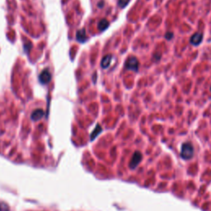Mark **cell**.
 Masks as SVG:
<instances>
[{
  "instance_id": "obj_8",
  "label": "cell",
  "mask_w": 211,
  "mask_h": 211,
  "mask_svg": "<svg viewBox=\"0 0 211 211\" xmlns=\"http://www.w3.org/2000/svg\"><path fill=\"white\" fill-rule=\"evenodd\" d=\"M43 115H44V111L40 109H38V110H34L31 114V119L33 120H38L41 119L43 117Z\"/></svg>"
},
{
  "instance_id": "obj_5",
  "label": "cell",
  "mask_w": 211,
  "mask_h": 211,
  "mask_svg": "<svg viewBox=\"0 0 211 211\" xmlns=\"http://www.w3.org/2000/svg\"><path fill=\"white\" fill-rule=\"evenodd\" d=\"M76 39L80 43H84L85 41H87V36L86 35L85 29H80L79 30H77V35H76Z\"/></svg>"
},
{
  "instance_id": "obj_13",
  "label": "cell",
  "mask_w": 211,
  "mask_h": 211,
  "mask_svg": "<svg viewBox=\"0 0 211 211\" xmlns=\"http://www.w3.org/2000/svg\"><path fill=\"white\" fill-rule=\"evenodd\" d=\"M172 37H173V33L172 32H166L165 34V38L167 40H171Z\"/></svg>"
},
{
  "instance_id": "obj_12",
  "label": "cell",
  "mask_w": 211,
  "mask_h": 211,
  "mask_svg": "<svg viewBox=\"0 0 211 211\" xmlns=\"http://www.w3.org/2000/svg\"><path fill=\"white\" fill-rule=\"evenodd\" d=\"M30 47H31V43L30 42H28L27 44H25V45H24V49H25V51L28 52L29 50H30Z\"/></svg>"
},
{
  "instance_id": "obj_9",
  "label": "cell",
  "mask_w": 211,
  "mask_h": 211,
  "mask_svg": "<svg viewBox=\"0 0 211 211\" xmlns=\"http://www.w3.org/2000/svg\"><path fill=\"white\" fill-rule=\"evenodd\" d=\"M109 26V22L106 19H102L99 21L98 29L100 30H105Z\"/></svg>"
},
{
  "instance_id": "obj_4",
  "label": "cell",
  "mask_w": 211,
  "mask_h": 211,
  "mask_svg": "<svg viewBox=\"0 0 211 211\" xmlns=\"http://www.w3.org/2000/svg\"><path fill=\"white\" fill-rule=\"evenodd\" d=\"M203 40V34L200 32H196L190 37V43L193 45H199Z\"/></svg>"
},
{
  "instance_id": "obj_7",
  "label": "cell",
  "mask_w": 211,
  "mask_h": 211,
  "mask_svg": "<svg viewBox=\"0 0 211 211\" xmlns=\"http://www.w3.org/2000/svg\"><path fill=\"white\" fill-rule=\"evenodd\" d=\"M141 158H142V155H141L140 152H136L134 154V157H133V159H132L131 162V166L133 168L135 167V166L139 163V162L141 161Z\"/></svg>"
},
{
  "instance_id": "obj_10",
  "label": "cell",
  "mask_w": 211,
  "mask_h": 211,
  "mask_svg": "<svg viewBox=\"0 0 211 211\" xmlns=\"http://www.w3.org/2000/svg\"><path fill=\"white\" fill-rule=\"evenodd\" d=\"M129 1H130V0H119V1H118V5H119L120 7L123 8V7H126Z\"/></svg>"
},
{
  "instance_id": "obj_3",
  "label": "cell",
  "mask_w": 211,
  "mask_h": 211,
  "mask_svg": "<svg viewBox=\"0 0 211 211\" xmlns=\"http://www.w3.org/2000/svg\"><path fill=\"white\" fill-rule=\"evenodd\" d=\"M50 80H51V74L49 73V71L45 68V70H43L40 73V76H39V81L42 84H47L48 82H50Z\"/></svg>"
},
{
  "instance_id": "obj_14",
  "label": "cell",
  "mask_w": 211,
  "mask_h": 211,
  "mask_svg": "<svg viewBox=\"0 0 211 211\" xmlns=\"http://www.w3.org/2000/svg\"><path fill=\"white\" fill-rule=\"evenodd\" d=\"M210 91H211V87H210Z\"/></svg>"
},
{
  "instance_id": "obj_1",
  "label": "cell",
  "mask_w": 211,
  "mask_h": 211,
  "mask_svg": "<svg viewBox=\"0 0 211 211\" xmlns=\"http://www.w3.org/2000/svg\"><path fill=\"white\" fill-rule=\"evenodd\" d=\"M194 155V147L190 142L184 143L181 146V156L184 159H190Z\"/></svg>"
},
{
  "instance_id": "obj_2",
  "label": "cell",
  "mask_w": 211,
  "mask_h": 211,
  "mask_svg": "<svg viewBox=\"0 0 211 211\" xmlns=\"http://www.w3.org/2000/svg\"><path fill=\"white\" fill-rule=\"evenodd\" d=\"M125 68L129 70L138 71V60L135 57H130L125 62Z\"/></svg>"
},
{
  "instance_id": "obj_11",
  "label": "cell",
  "mask_w": 211,
  "mask_h": 211,
  "mask_svg": "<svg viewBox=\"0 0 211 211\" xmlns=\"http://www.w3.org/2000/svg\"><path fill=\"white\" fill-rule=\"evenodd\" d=\"M0 211H9L7 204L2 201H0Z\"/></svg>"
},
{
  "instance_id": "obj_6",
  "label": "cell",
  "mask_w": 211,
  "mask_h": 211,
  "mask_svg": "<svg viewBox=\"0 0 211 211\" xmlns=\"http://www.w3.org/2000/svg\"><path fill=\"white\" fill-rule=\"evenodd\" d=\"M112 60V56L110 54H107L103 57V59H101V67L103 68H106L109 67L110 62Z\"/></svg>"
}]
</instances>
